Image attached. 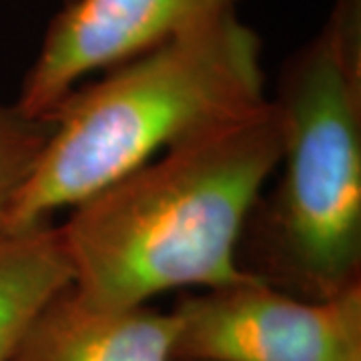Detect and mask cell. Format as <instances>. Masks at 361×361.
Here are the masks:
<instances>
[{
  "label": "cell",
  "instance_id": "52a82bcc",
  "mask_svg": "<svg viewBox=\"0 0 361 361\" xmlns=\"http://www.w3.org/2000/svg\"><path fill=\"white\" fill-rule=\"evenodd\" d=\"M73 283L59 227L0 237V361H13L30 325Z\"/></svg>",
  "mask_w": 361,
  "mask_h": 361
},
{
  "label": "cell",
  "instance_id": "5b68a950",
  "mask_svg": "<svg viewBox=\"0 0 361 361\" xmlns=\"http://www.w3.org/2000/svg\"><path fill=\"white\" fill-rule=\"evenodd\" d=\"M239 0H68L52 18L16 106L49 121L80 80L227 14Z\"/></svg>",
  "mask_w": 361,
  "mask_h": 361
},
{
  "label": "cell",
  "instance_id": "277c9868",
  "mask_svg": "<svg viewBox=\"0 0 361 361\" xmlns=\"http://www.w3.org/2000/svg\"><path fill=\"white\" fill-rule=\"evenodd\" d=\"M173 311L180 361H361V283L315 301L251 275Z\"/></svg>",
  "mask_w": 361,
  "mask_h": 361
},
{
  "label": "cell",
  "instance_id": "3957f363",
  "mask_svg": "<svg viewBox=\"0 0 361 361\" xmlns=\"http://www.w3.org/2000/svg\"><path fill=\"white\" fill-rule=\"evenodd\" d=\"M273 104L281 173L247 225V273L322 301L361 283V0H337L287 65Z\"/></svg>",
  "mask_w": 361,
  "mask_h": 361
},
{
  "label": "cell",
  "instance_id": "6da1fadb",
  "mask_svg": "<svg viewBox=\"0 0 361 361\" xmlns=\"http://www.w3.org/2000/svg\"><path fill=\"white\" fill-rule=\"evenodd\" d=\"M283 147L273 101L169 149L73 207L59 227L75 289L103 310L251 277L241 241Z\"/></svg>",
  "mask_w": 361,
  "mask_h": 361
},
{
  "label": "cell",
  "instance_id": "ba28073f",
  "mask_svg": "<svg viewBox=\"0 0 361 361\" xmlns=\"http://www.w3.org/2000/svg\"><path fill=\"white\" fill-rule=\"evenodd\" d=\"M49 129V121L25 115L16 104H0V237L16 197L37 165Z\"/></svg>",
  "mask_w": 361,
  "mask_h": 361
},
{
  "label": "cell",
  "instance_id": "7a4b0ae2",
  "mask_svg": "<svg viewBox=\"0 0 361 361\" xmlns=\"http://www.w3.org/2000/svg\"><path fill=\"white\" fill-rule=\"evenodd\" d=\"M267 101L263 44L237 13L109 68L49 116V137L4 235L51 223L54 213Z\"/></svg>",
  "mask_w": 361,
  "mask_h": 361
},
{
  "label": "cell",
  "instance_id": "8992f818",
  "mask_svg": "<svg viewBox=\"0 0 361 361\" xmlns=\"http://www.w3.org/2000/svg\"><path fill=\"white\" fill-rule=\"evenodd\" d=\"M177 339L175 311L103 310L68 285L40 311L13 361H177Z\"/></svg>",
  "mask_w": 361,
  "mask_h": 361
}]
</instances>
